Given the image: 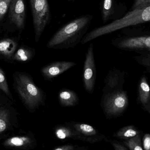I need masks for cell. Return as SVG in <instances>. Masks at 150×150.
Listing matches in <instances>:
<instances>
[{"label":"cell","instance_id":"cell-1","mask_svg":"<svg viewBox=\"0 0 150 150\" xmlns=\"http://www.w3.org/2000/svg\"><path fill=\"white\" fill-rule=\"evenodd\" d=\"M93 19L92 14H86L70 21L52 36L47 47L59 49L75 47L87 33Z\"/></svg>","mask_w":150,"mask_h":150},{"label":"cell","instance_id":"cell-2","mask_svg":"<svg viewBox=\"0 0 150 150\" xmlns=\"http://www.w3.org/2000/svg\"><path fill=\"white\" fill-rule=\"evenodd\" d=\"M150 21V6L140 10L129 11L124 17L108 24L95 28L87 32L81 41L84 45L96 38L131 26L146 23Z\"/></svg>","mask_w":150,"mask_h":150},{"label":"cell","instance_id":"cell-3","mask_svg":"<svg viewBox=\"0 0 150 150\" xmlns=\"http://www.w3.org/2000/svg\"><path fill=\"white\" fill-rule=\"evenodd\" d=\"M122 33L124 35L115 38L111 40L115 47L127 51L136 52L143 50L150 51V35L149 32L140 28L123 29Z\"/></svg>","mask_w":150,"mask_h":150},{"label":"cell","instance_id":"cell-4","mask_svg":"<svg viewBox=\"0 0 150 150\" xmlns=\"http://www.w3.org/2000/svg\"><path fill=\"white\" fill-rule=\"evenodd\" d=\"M15 83L17 91L29 108L35 109L43 102L42 92L28 76L18 74L15 77Z\"/></svg>","mask_w":150,"mask_h":150},{"label":"cell","instance_id":"cell-5","mask_svg":"<svg viewBox=\"0 0 150 150\" xmlns=\"http://www.w3.org/2000/svg\"><path fill=\"white\" fill-rule=\"evenodd\" d=\"M102 104L108 117H117L122 115L129 105L127 92L122 89L103 94Z\"/></svg>","mask_w":150,"mask_h":150},{"label":"cell","instance_id":"cell-6","mask_svg":"<svg viewBox=\"0 0 150 150\" xmlns=\"http://www.w3.org/2000/svg\"><path fill=\"white\" fill-rule=\"evenodd\" d=\"M36 39L38 40L50 22L51 13L48 0H30Z\"/></svg>","mask_w":150,"mask_h":150},{"label":"cell","instance_id":"cell-7","mask_svg":"<svg viewBox=\"0 0 150 150\" xmlns=\"http://www.w3.org/2000/svg\"><path fill=\"white\" fill-rule=\"evenodd\" d=\"M100 11L104 24L122 18L128 12L125 4L118 0H101Z\"/></svg>","mask_w":150,"mask_h":150},{"label":"cell","instance_id":"cell-8","mask_svg":"<svg viewBox=\"0 0 150 150\" xmlns=\"http://www.w3.org/2000/svg\"><path fill=\"white\" fill-rule=\"evenodd\" d=\"M96 79V68L94 56V45L93 42L89 44L86 54L83 81L87 92L92 94L93 92Z\"/></svg>","mask_w":150,"mask_h":150},{"label":"cell","instance_id":"cell-9","mask_svg":"<svg viewBox=\"0 0 150 150\" xmlns=\"http://www.w3.org/2000/svg\"><path fill=\"white\" fill-rule=\"evenodd\" d=\"M9 8V17L11 23L15 24L19 29H23L25 16L24 0H12Z\"/></svg>","mask_w":150,"mask_h":150},{"label":"cell","instance_id":"cell-10","mask_svg":"<svg viewBox=\"0 0 150 150\" xmlns=\"http://www.w3.org/2000/svg\"><path fill=\"white\" fill-rule=\"evenodd\" d=\"M124 82L123 74L119 70H111L105 79V86L103 89V94L122 89Z\"/></svg>","mask_w":150,"mask_h":150},{"label":"cell","instance_id":"cell-11","mask_svg":"<svg viewBox=\"0 0 150 150\" xmlns=\"http://www.w3.org/2000/svg\"><path fill=\"white\" fill-rule=\"evenodd\" d=\"M76 63L70 61H57L43 67L42 73L45 77L52 79L64 73L73 67Z\"/></svg>","mask_w":150,"mask_h":150},{"label":"cell","instance_id":"cell-12","mask_svg":"<svg viewBox=\"0 0 150 150\" xmlns=\"http://www.w3.org/2000/svg\"><path fill=\"white\" fill-rule=\"evenodd\" d=\"M74 129L81 134L80 139L93 143L101 140L105 137L103 135L97 136L98 132L95 128L89 125L84 123H75L72 125Z\"/></svg>","mask_w":150,"mask_h":150},{"label":"cell","instance_id":"cell-13","mask_svg":"<svg viewBox=\"0 0 150 150\" xmlns=\"http://www.w3.org/2000/svg\"><path fill=\"white\" fill-rule=\"evenodd\" d=\"M138 98L144 108L150 113V88L147 79L144 75L141 77L138 86Z\"/></svg>","mask_w":150,"mask_h":150},{"label":"cell","instance_id":"cell-14","mask_svg":"<svg viewBox=\"0 0 150 150\" xmlns=\"http://www.w3.org/2000/svg\"><path fill=\"white\" fill-rule=\"evenodd\" d=\"M59 100L61 105L70 107L77 105L79 99L77 94L69 89H63L59 94Z\"/></svg>","mask_w":150,"mask_h":150},{"label":"cell","instance_id":"cell-15","mask_svg":"<svg viewBox=\"0 0 150 150\" xmlns=\"http://www.w3.org/2000/svg\"><path fill=\"white\" fill-rule=\"evenodd\" d=\"M55 135L58 139H60L68 138L80 139L81 136V134L74 129L64 126L58 127L55 131Z\"/></svg>","mask_w":150,"mask_h":150},{"label":"cell","instance_id":"cell-16","mask_svg":"<svg viewBox=\"0 0 150 150\" xmlns=\"http://www.w3.org/2000/svg\"><path fill=\"white\" fill-rule=\"evenodd\" d=\"M17 44L9 38L0 41V53L7 58H11L16 50Z\"/></svg>","mask_w":150,"mask_h":150},{"label":"cell","instance_id":"cell-17","mask_svg":"<svg viewBox=\"0 0 150 150\" xmlns=\"http://www.w3.org/2000/svg\"><path fill=\"white\" fill-rule=\"evenodd\" d=\"M139 134L140 131L135 126L131 125L121 128L113 135V137L126 140Z\"/></svg>","mask_w":150,"mask_h":150},{"label":"cell","instance_id":"cell-18","mask_svg":"<svg viewBox=\"0 0 150 150\" xmlns=\"http://www.w3.org/2000/svg\"><path fill=\"white\" fill-rule=\"evenodd\" d=\"M32 143L30 138L27 137H15L8 139L4 145L8 147H19L26 146Z\"/></svg>","mask_w":150,"mask_h":150},{"label":"cell","instance_id":"cell-19","mask_svg":"<svg viewBox=\"0 0 150 150\" xmlns=\"http://www.w3.org/2000/svg\"><path fill=\"white\" fill-rule=\"evenodd\" d=\"M125 146L130 150H142V142L140 134H138L124 141Z\"/></svg>","mask_w":150,"mask_h":150},{"label":"cell","instance_id":"cell-20","mask_svg":"<svg viewBox=\"0 0 150 150\" xmlns=\"http://www.w3.org/2000/svg\"><path fill=\"white\" fill-rule=\"evenodd\" d=\"M9 113L7 110L0 109V133L5 131L9 124Z\"/></svg>","mask_w":150,"mask_h":150},{"label":"cell","instance_id":"cell-21","mask_svg":"<svg viewBox=\"0 0 150 150\" xmlns=\"http://www.w3.org/2000/svg\"><path fill=\"white\" fill-rule=\"evenodd\" d=\"M31 52L27 49L21 48L14 55L13 59L20 62H26L31 58Z\"/></svg>","mask_w":150,"mask_h":150},{"label":"cell","instance_id":"cell-22","mask_svg":"<svg viewBox=\"0 0 150 150\" xmlns=\"http://www.w3.org/2000/svg\"><path fill=\"white\" fill-rule=\"evenodd\" d=\"M150 51L148 50H143L138 52L142 54L140 56H135L133 57L138 63L146 67H150Z\"/></svg>","mask_w":150,"mask_h":150},{"label":"cell","instance_id":"cell-23","mask_svg":"<svg viewBox=\"0 0 150 150\" xmlns=\"http://www.w3.org/2000/svg\"><path fill=\"white\" fill-rule=\"evenodd\" d=\"M0 89L2 90L9 97L12 98V95L9 91L6 75L1 68H0Z\"/></svg>","mask_w":150,"mask_h":150},{"label":"cell","instance_id":"cell-24","mask_svg":"<svg viewBox=\"0 0 150 150\" xmlns=\"http://www.w3.org/2000/svg\"><path fill=\"white\" fill-rule=\"evenodd\" d=\"M150 6V0H134L129 11L144 9Z\"/></svg>","mask_w":150,"mask_h":150},{"label":"cell","instance_id":"cell-25","mask_svg":"<svg viewBox=\"0 0 150 150\" xmlns=\"http://www.w3.org/2000/svg\"><path fill=\"white\" fill-rule=\"evenodd\" d=\"M12 0H0V21L7 12Z\"/></svg>","mask_w":150,"mask_h":150},{"label":"cell","instance_id":"cell-26","mask_svg":"<svg viewBox=\"0 0 150 150\" xmlns=\"http://www.w3.org/2000/svg\"><path fill=\"white\" fill-rule=\"evenodd\" d=\"M143 148L145 150H149L150 149V135L148 133L144 135L143 138Z\"/></svg>","mask_w":150,"mask_h":150},{"label":"cell","instance_id":"cell-27","mask_svg":"<svg viewBox=\"0 0 150 150\" xmlns=\"http://www.w3.org/2000/svg\"><path fill=\"white\" fill-rule=\"evenodd\" d=\"M110 144L112 145L114 149L115 150H128V149L126 147L120 144L119 142L115 140H110Z\"/></svg>","mask_w":150,"mask_h":150},{"label":"cell","instance_id":"cell-28","mask_svg":"<svg viewBox=\"0 0 150 150\" xmlns=\"http://www.w3.org/2000/svg\"><path fill=\"white\" fill-rule=\"evenodd\" d=\"M75 149V146L72 144H66L54 148V150H74Z\"/></svg>","mask_w":150,"mask_h":150},{"label":"cell","instance_id":"cell-29","mask_svg":"<svg viewBox=\"0 0 150 150\" xmlns=\"http://www.w3.org/2000/svg\"><path fill=\"white\" fill-rule=\"evenodd\" d=\"M77 0H67V1L69 2H74V1H76Z\"/></svg>","mask_w":150,"mask_h":150}]
</instances>
